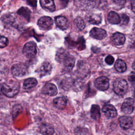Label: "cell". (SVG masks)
I'll return each instance as SVG.
<instances>
[{"label":"cell","mask_w":135,"mask_h":135,"mask_svg":"<svg viewBox=\"0 0 135 135\" xmlns=\"http://www.w3.org/2000/svg\"><path fill=\"white\" fill-rule=\"evenodd\" d=\"M40 132L43 135H53L54 132L53 128L47 124L41 125L40 128Z\"/></svg>","instance_id":"cell-17"},{"label":"cell","mask_w":135,"mask_h":135,"mask_svg":"<svg viewBox=\"0 0 135 135\" xmlns=\"http://www.w3.org/2000/svg\"><path fill=\"white\" fill-rule=\"evenodd\" d=\"M113 2L118 5L122 6L125 4L126 0H113Z\"/></svg>","instance_id":"cell-30"},{"label":"cell","mask_w":135,"mask_h":135,"mask_svg":"<svg viewBox=\"0 0 135 135\" xmlns=\"http://www.w3.org/2000/svg\"><path fill=\"white\" fill-rule=\"evenodd\" d=\"M108 21L113 24H117L120 22V18L118 14L114 12H110L108 15Z\"/></svg>","instance_id":"cell-19"},{"label":"cell","mask_w":135,"mask_h":135,"mask_svg":"<svg viewBox=\"0 0 135 135\" xmlns=\"http://www.w3.org/2000/svg\"><path fill=\"white\" fill-rule=\"evenodd\" d=\"M102 112L106 117L109 118H113L117 115V111L115 107L112 104H107L102 108Z\"/></svg>","instance_id":"cell-8"},{"label":"cell","mask_w":135,"mask_h":135,"mask_svg":"<svg viewBox=\"0 0 135 135\" xmlns=\"http://www.w3.org/2000/svg\"><path fill=\"white\" fill-rule=\"evenodd\" d=\"M37 84V81L35 78H28L26 79L23 83V88L25 89H30L35 86Z\"/></svg>","instance_id":"cell-20"},{"label":"cell","mask_w":135,"mask_h":135,"mask_svg":"<svg viewBox=\"0 0 135 135\" xmlns=\"http://www.w3.org/2000/svg\"><path fill=\"white\" fill-rule=\"evenodd\" d=\"M75 23L77 26V27L80 30H82L85 27V24L84 22V21L83 19L80 17H77L75 19Z\"/></svg>","instance_id":"cell-25"},{"label":"cell","mask_w":135,"mask_h":135,"mask_svg":"<svg viewBox=\"0 0 135 135\" xmlns=\"http://www.w3.org/2000/svg\"><path fill=\"white\" fill-rule=\"evenodd\" d=\"M88 1H97V0H88Z\"/></svg>","instance_id":"cell-36"},{"label":"cell","mask_w":135,"mask_h":135,"mask_svg":"<svg viewBox=\"0 0 135 135\" xmlns=\"http://www.w3.org/2000/svg\"><path fill=\"white\" fill-rule=\"evenodd\" d=\"M60 1H61V3L63 4V6H64L66 5V4L68 3V1H69V0H60Z\"/></svg>","instance_id":"cell-33"},{"label":"cell","mask_w":135,"mask_h":135,"mask_svg":"<svg viewBox=\"0 0 135 135\" xmlns=\"http://www.w3.org/2000/svg\"><path fill=\"white\" fill-rule=\"evenodd\" d=\"M42 92L44 94L50 96H54L57 93L56 86L52 83L46 84L43 88Z\"/></svg>","instance_id":"cell-10"},{"label":"cell","mask_w":135,"mask_h":135,"mask_svg":"<svg viewBox=\"0 0 135 135\" xmlns=\"http://www.w3.org/2000/svg\"><path fill=\"white\" fill-rule=\"evenodd\" d=\"M40 4L43 8L53 12L55 9V6L54 3V0H40Z\"/></svg>","instance_id":"cell-13"},{"label":"cell","mask_w":135,"mask_h":135,"mask_svg":"<svg viewBox=\"0 0 135 135\" xmlns=\"http://www.w3.org/2000/svg\"><path fill=\"white\" fill-rule=\"evenodd\" d=\"M131 9L132 11L135 13V0H132L131 3Z\"/></svg>","instance_id":"cell-32"},{"label":"cell","mask_w":135,"mask_h":135,"mask_svg":"<svg viewBox=\"0 0 135 135\" xmlns=\"http://www.w3.org/2000/svg\"><path fill=\"white\" fill-rule=\"evenodd\" d=\"M67 103L66 99L64 97H59L53 100V104L57 108L63 109Z\"/></svg>","instance_id":"cell-18"},{"label":"cell","mask_w":135,"mask_h":135,"mask_svg":"<svg viewBox=\"0 0 135 135\" xmlns=\"http://www.w3.org/2000/svg\"><path fill=\"white\" fill-rule=\"evenodd\" d=\"M129 46L132 49H135V34H133L131 36Z\"/></svg>","instance_id":"cell-28"},{"label":"cell","mask_w":135,"mask_h":135,"mask_svg":"<svg viewBox=\"0 0 135 135\" xmlns=\"http://www.w3.org/2000/svg\"><path fill=\"white\" fill-rule=\"evenodd\" d=\"M122 22L123 24H127L129 21V17L126 14H122L121 16Z\"/></svg>","instance_id":"cell-29"},{"label":"cell","mask_w":135,"mask_h":135,"mask_svg":"<svg viewBox=\"0 0 135 135\" xmlns=\"http://www.w3.org/2000/svg\"><path fill=\"white\" fill-rule=\"evenodd\" d=\"M112 38L113 43L117 45H123L126 40V37L123 34L119 32H116L114 33Z\"/></svg>","instance_id":"cell-14"},{"label":"cell","mask_w":135,"mask_h":135,"mask_svg":"<svg viewBox=\"0 0 135 135\" xmlns=\"http://www.w3.org/2000/svg\"><path fill=\"white\" fill-rule=\"evenodd\" d=\"M133 27L134 29L135 30V20H134V23H133Z\"/></svg>","instance_id":"cell-35"},{"label":"cell","mask_w":135,"mask_h":135,"mask_svg":"<svg viewBox=\"0 0 135 135\" xmlns=\"http://www.w3.org/2000/svg\"><path fill=\"white\" fill-rule=\"evenodd\" d=\"M87 20L91 24H99L101 21V18L100 16L98 15L92 14L90 15H88Z\"/></svg>","instance_id":"cell-23"},{"label":"cell","mask_w":135,"mask_h":135,"mask_svg":"<svg viewBox=\"0 0 135 135\" xmlns=\"http://www.w3.org/2000/svg\"><path fill=\"white\" fill-rule=\"evenodd\" d=\"M8 43V40L7 38L3 36H1L0 40V46L1 48L4 47L7 45Z\"/></svg>","instance_id":"cell-26"},{"label":"cell","mask_w":135,"mask_h":135,"mask_svg":"<svg viewBox=\"0 0 135 135\" xmlns=\"http://www.w3.org/2000/svg\"><path fill=\"white\" fill-rule=\"evenodd\" d=\"M132 68L133 69L135 70V61L133 62V64H132Z\"/></svg>","instance_id":"cell-34"},{"label":"cell","mask_w":135,"mask_h":135,"mask_svg":"<svg viewBox=\"0 0 135 135\" xmlns=\"http://www.w3.org/2000/svg\"><path fill=\"white\" fill-rule=\"evenodd\" d=\"M129 81L133 84H135V75H132L129 76L128 78Z\"/></svg>","instance_id":"cell-31"},{"label":"cell","mask_w":135,"mask_h":135,"mask_svg":"<svg viewBox=\"0 0 135 135\" xmlns=\"http://www.w3.org/2000/svg\"><path fill=\"white\" fill-rule=\"evenodd\" d=\"M23 52L27 58L32 59L34 57L36 54V46L35 43L33 42L26 43L24 46Z\"/></svg>","instance_id":"cell-3"},{"label":"cell","mask_w":135,"mask_h":135,"mask_svg":"<svg viewBox=\"0 0 135 135\" xmlns=\"http://www.w3.org/2000/svg\"><path fill=\"white\" fill-rule=\"evenodd\" d=\"M133 110V100L132 98H126L121 106V111L126 114H130Z\"/></svg>","instance_id":"cell-6"},{"label":"cell","mask_w":135,"mask_h":135,"mask_svg":"<svg viewBox=\"0 0 135 135\" xmlns=\"http://www.w3.org/2000/svg\"><path fill=\"white\" fill-rule=\"evenodd\" d=\"M90 34L91 37L97 40H102L107 36V33L105 30L98 27L93 28L90 31Z\"/></svg>","instance_id":"cell-9"},{"label":"cell","mask_w":135,"mask_h":135,"mask_svg":"<svg viewBox=\"0 0 135 135\" xmlns=\"http://www.w3.org/2000/svg\"><path fill=\"white\" fill-rule=\"evenodd\" d=\"M91 116V117L95 119V120H98L100 118V108L98 105H92L91 111H90Z\"/></svg>","instance_id":"cell-21"},{"label":"cell","mask_w":135,"mask_h":135,"mask_svg":"<svg viewBox=\"0 0 135 135\" xmlns=\"http://www.w3.org/2000/svg\"><path fill=\"white\" fill-rule=\"evenodd\" d=\"M75 135H91L89 130L85 128L77 127L74 130Z\"/></svg>","instance_id":"cell-24"},{"label":"cell","mask_w":135,"mask_h":135,"mask_svg":"<svg viewBox=\"0 0 135 135\" xmlns=\"http://www.w3.org/2000/svg\"><path fill=\"white\" fill-rule=\"evenodd\" d=\"M134 100H135V96H134Z\"/></svg>","instance_id":"cell-37"},{"label":"cell","mask_w":135,"mask_h":135,"mask_svg":"<svg viewBox=\"0 0 135 135\" xmlns=\"http://www.w3.org/2000/svg\"><path fill=\"white\" fill-rule=\"evenodd\" d=\"M114 92L119 95H123L128 90V83L127 81L122 78L117 79L113 84Z\"/></svg>","instance_id":"cell-2"},{"label":"cell","mask_w":135,"mask_h":135,"mask_svg":"<svg viewBox=\"0 0 135 135\" xmlns=\"http://www.w3.org/2000/svg\"><path fill=\"white\" fill-rule=\"evenodd\" d=\"M75 63V59L73 56H67L64 59L63 61V64L64 68L67 70H71L74 66Z\"/></svg>","instance_id":"cell-16"},{"label":"cell","mask_w":135,"mask_h":135,"mask_svg":"<svg viewBox=\"0 0 135 135\" xmlns=\"http://www.w3.org/2000/svg\"><path fill=\"white\" fill-rule=\"evenodd\" d=\"M20 90L18 82L14 80H10L3 83L1 86V92L5 96L12 98L16 95Z\"/></svg>","instance_id":"cell-1"},{"label":"cell","mask_w":135,"mask_h":135,"mask_svg":"<svg viewBox=\"0 0 135 135\" xmlns=\"http://www.w3.org/2000/svg\"><path fill=\"white\" fill-rule=\"evenodd\" d=\"M37 24L41 29L47 30L52 27L53 20L49 16H43L38 20Z\"/></svg>","instance_id":"cell-7"},{"label":"cell","mask_w":135,"mask_h":135,"mask_svg":"<svg viewBox=\"0 0 135 135\" xmlns=\"http://www.w3.org/2000/svg\"><path fill=\"white\" fill-rule=\"evenodd\" d=\"M114 68L119 72H124L127 69V65L124 61L118 59L115 63Z\"/></svg>","instance_id":"cell-22"},{"label":"cell","mask_w":135,"mask_h":135,"mask_svg":"<svg viewBox=\"0 0 135 135\" xmlns=\"http://www.w3.org/2000/svg\"><path fill=\"white\" fill-rule=\"evenodd\" d=\"M56 25L61 30H65L69 27V23L66 18L63 16H59L55 18Z\"/></svg>","instance_id":"cell-12"},{"label":"cell","mask_w":135,"mask_h":135,"mask_svg":"<svg viewBox=\"0 0 135 135\" xmlns=\"http://www.w3.org/2000/svg\"><path fill=\"white\" fill-rule=\"evenodd\" d=\"M114 59L113 57L110 55H108L105 59V62L109 65H112L114 62Z\"/></svg>","instance_id":"cell-27"},{"label":"cell","mask_w":135,"mask_h":135,"mask_svg":"<svg viewBox=\"0 0 135 135\" xmlns=\"http://www.w3.org/2000/svg\"><path fill=\"white\" fill-rule=\"evenodd\" d=\"M52 69V66L51 64L47 61L44 62L41 65L40 69V73L41 76H43L45 75L50 73Z\"/></svg>","instance_id":"cell-15"},{"label":"cell","mask_w":135,"mask_h":135,"mask_svg":"<svg viewBox=\"0 0 135 135\" xmlns=\"http://www.w3.org/2000/svg\"><path fill=\"white\" fill-rule=\"evenodd\" d=\"M94 84L99 90L105 91L109 86V81L108 78L105 76H100L95 80Z\"/></svg>","instance_id":"cell-5"},{"label":"cell","mask_w":135,"mask_h":135,"mask_svg":"<svg viewBox=\"0 0 135 135\" xmlns=\"http://www.w3.org/2000/svg\"><path fill=\"white\" fill-rule=\"evenodd\" d=\"M119 121L120 127L124 130L130 128L133 124L132 119L130 117L122 116L119 118Z\"/></svg>","instance_id":"cell-11"},{"label":"cell","mask_w":135,"mask_h":135,"mask_svg":"<svg viewBox=\"0 0 135 135\" xmlns=\"http://www.w3.org/2000/svg\"><path fill=\"white\" fill-rule=\"evenodd\" d=\"M12 73L16 76H23L27 73L26 66L23 64H16L12 66L11 68Z\"/></svg>","instance_id":"cell-4"}]
</instances>
